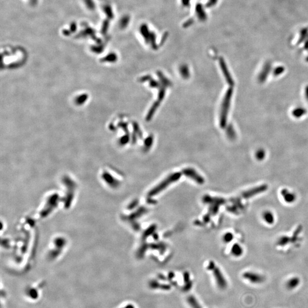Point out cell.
I'll return each instance as SVG.
<instances>
[{
	"mask_svg": "<svg viewBox=\"0 0 308 308\" xmlns=\"http://www.w3.org/2000/svg\"><path fill=\"white\" fill-rule=\"evenodd\" d=\"M243 277L253 284H260L265 280L264 277L253 272H246Z\"/></svg>",
	"mask_w": 308,
	"mask_h": 308,
	"instance_id": "6da1fadb",
	"label": "cell"
},
{
	"mask_svg": "<svg viewBox=\"0 0 308 308\" xmlns=\"http://www.w3.org/2000/svg\"><path fill=\"white\" fill-rule=\"evenodd\" d=\"M213 273L214 276H215L217 284L219 287V288H220L221 289H225L227 286V283L224 277L222 276L220 271L218 269L215 268L213 270Z\"/></svg>",
	"mask_w": 308,
	"mask_h": 308,
	"instance_id": "7a4b0ae2",
	"label": "cell"
},
{
	"mask_svg": "<svg viewBox=\"0 0 308 308\" xmlns=\"http://www.w3.org/2000/svg\"><path fill=\"white\" fill-rule=\"evenodd\" d=\"M300 284V279L298 277H293L290 279L286 283V288L289 290L295 289Z\"/></svg>",
	"mask_w": 308,
	"mask_h": 308,
	"instance_id": "3957f363",
	"label": "cell"
},
{
	"mask_svg": "<svg viewBox=\"0 0 308 308\" xmlns=\"http://www.w3.org/2000/svg\"><path fill=\"white\" fill-rule=\"evenodd\" d=\"M187 302L191 308H203L200 305L198 300L192 295L189 296L187 298Z\"/></svg>",
	"mask_w": 308,
	"mask_h": 308,
	"instance_id": "277c9868",
	"label": "cell"
},
{
	"mask_svg": "<svg viewBox=\"0 0 308 308\" xmlns=\"http://www.w3.org/2000/svg\"><path fill=\"white\" fill-rule=\"evenodd\" d=\"M264 219H265V220L267 221L268 222L271 223L273 221V218L272 214H271L270 212L265 213L264 214Z\"/></svg>",
	"mask_w": 308,
	"mask_h": 308,
	"instance_id": "5b68a950",
	"label": "cell"
}]
</instances>
